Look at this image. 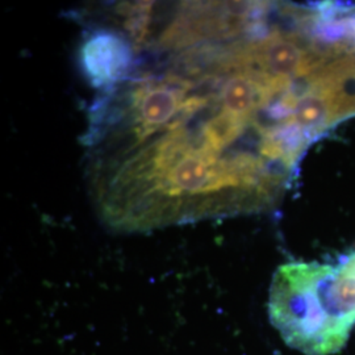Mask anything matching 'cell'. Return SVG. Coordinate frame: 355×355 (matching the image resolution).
<instances>
[{"mask_svg": "<svg viewBox=\"0 0 355 355\" xmlns=\"http://www.w3.org/2000/svg\"><path fill=\"white\" fill-rule=\"evenodd\" d=\"M168 51L91 107L89 193L103 223L145 232L270 207L291 180L303 146L275 98L237 114L223 92L214 40Z\"/></svg>", "mask_w": 355, "mask_h": 355, "instance_id": "1", "label": "cell"}, {"mask_svg": "<svg viewBox=\"0 0 355 355\" xmlns=\"http://www.w3.org/2000/svg\"><path fill=\"white\" fill-rule=\"evenodd\" d=\"M268 318L283 341L303 354L340 353L355 327V250L336 263L278 267L270 286Z\"/></svg>", "mask_w": 355, "mask_h": 355, "instance_id": "2", "label": "cell"}, {"mask_svg": "<svg viewBox=\"0 0 355 355\" xmlns=\"http://www.w3.org/2000/svg\"><path fill=\"white\" fill-rule=\"evenodd\" d=\"M136 46L121 31L103 26L91 29L79 46V66L94 89L108 91L132 76Z\"/></svg>", "mask_w": 355, "mask_h": 355, "instance_id": "3", "label": "cell"}, {"mask_svg": "<svg viewBox=\"0 0 355 355\" xmlns=\"http://www.w3.org/2000/svg\"><path fill=\"white\" fill-rule=\"evenodd\" d=\"M343 26L346 29V33L347 36H350V38H353L355 45V19H349L343 23Z\"/></svg>", "mask_w": 355, "mask_h": 355, "instance_id": "4", "label": "cell"}]
</instances>
